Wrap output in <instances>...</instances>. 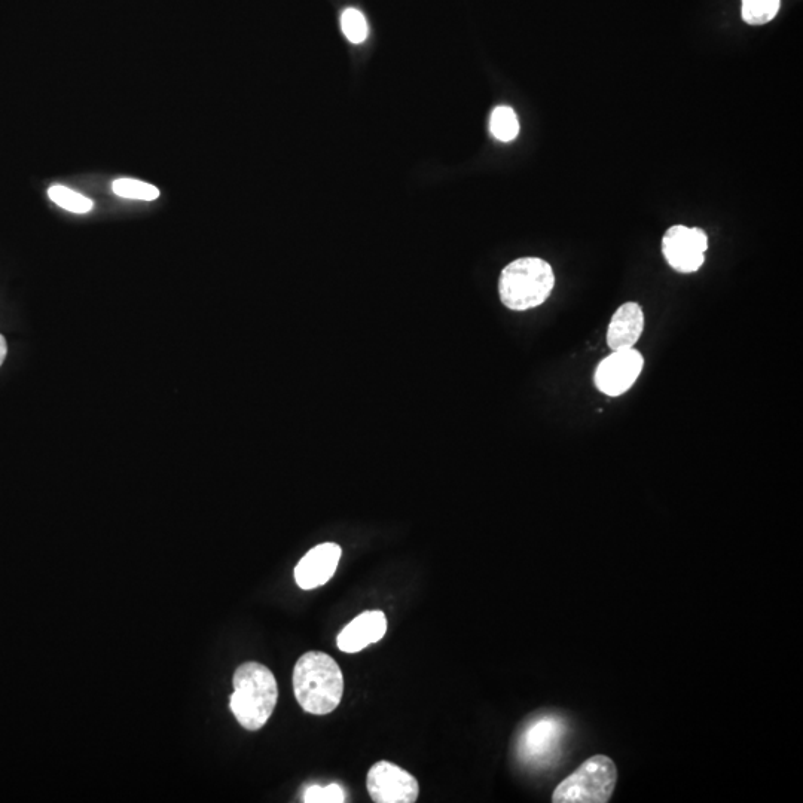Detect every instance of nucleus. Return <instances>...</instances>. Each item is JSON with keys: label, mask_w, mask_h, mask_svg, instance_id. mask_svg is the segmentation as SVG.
I'll use <instances>...</instances> for the list:
<instances>
[{"label": "nucleus", "mask_w": 803, "mask_h": 803, "mask_svg": "<svg viewBox=\"0 0 803 803\" xmlns=\"http://www.w3.org/2000/svg\"><path fill=\"white\" fill-rule=\"evenodd\" d=\"M341 29L345 38L353 44H362L369 35L368 21L356 8H347L341 15Z\"/></svg>", "instance_id": "dca6fc26"}, {"label": "nucleus", "mask_w": 803, "mask_h": 803, "mask_svg": "<svg viewBox=\"0 0 803 803\" xmlns=\"http://www.w3.org/2000/svg\"><path fill=\"white\" fill-rule=\"evenodd\" d=\"M112 189L116 195L130 200L154 201L160 197V191L151 183L136 179L115 180Z\"/></svg>", "instance_id": "2eb2a0df"}, {"label": "nucleus", "mask_w": 803, "mask_h": 803, "mask_svg": "<svg viewBox=\"0 0 803 803\" xmlns=\"http://www.w3.org/2000/svg\"><path fill=\"white\" fill-rule=\"evenodd\" d=\"M555 274L551 265L540 258H521L502 271L500 299L514 311L539 307L551 295Z\"/></svg>", "instance_id": "7ed1b4c3"}, {"label": "nucleus", "mask_w": 803, "mask_h": 803, "mask_svg": "<svg viewBox=\"0 0 803 803\" xmlns=\"http://www.w3.org/2000/svg\"><path fill=\"white\" fill-rule=\"evenodd\" d=\"M643 365V356L635 348L613 351L597 366L595 386L601 393L612 398L624 395L640 377Z\"/></svg>", "instance_id": "0eeeda50"}, {"label": "nucleus", "mask_w": 803, "mask_h": 803, "mask_svg": "<svg viewBox=\"0 0 803 803\" xmlns=\"http://www.w3.org/2000/svg\"><path fill=\"white\" fill-rule=\"evenodd\" d=\"M230 708L247 731H259L270 720L279 701V686L270 668L244 662L235 670Z\"/></svg>", "instance_id": "f03ea898"}, {"label": "nucleus", "mask_w": 803, "mask_h": 803, "mask_svg": "<svg viewBox=\"0 0 803 803\" xmlns=\"http://www.w3.org/2000/svg\"><path fill=\"white\" fill-rule=\"evenodd\" d=\"M387 632V618L381 610H372L354 618L337 638L338 649L357 653L378 643Z\"/></svg>", "instance_id": "9d476101"}, {"label": "nucleus", "mask_w": 803, "mask_h": 803, "mask_svg": "<svg viewBox=\"0 0 803 803\" xmlns=\"http://www.w3.org/2000/svg\"><path fill=\"white\" fill-rule=\"evenodd\" d=\"M293 692L305 713L331 714L343 699V671L328 653H304L293 668Z\"/></svg>", "instance_id": "f257e3e1"}, {"label": "nucleus", "mask_w": 803, "mask_h": 803, "mask_svg": "<svg viewBox=\"0 0 803 803\" xmlns=\"http://www.w3.org/2000/svg\"><path fill=\"white\" fill-rule=\"evenodd\" d=\"M781 0H743V20L750 26H763L777 17Z\"/></svg>", "instance_id": "4468645a"}, {"label": "nucleus", "mask_w": 803, "mask_h": 803, "mask_svg": "<svg viewBox=\"0 0 803 803\" xmlns=\"http://www.w3.org/2000/svg\"><path fill=\"white\" fill-rule=\"evenodd\" d=\"M490 131L500 142H512L519 133L518 116L509 106L494 109L490 118Z\"/></svg>", "instance_id": "f8f14e48"}, {"label": "nucleus", "mask_w": 803, "mask_h": 803, "mask_svg": "<svg viewBox=\"0 0 803 803\" xmlns=\"http://www.w3.org/2000/svg\"><path fill=\"white\" fill-rule=\"evenodd\" d=\"M48 197H50L51 201H54L57 206H60L61 209L69 210V212L72 213H79V215L91 212L94 206L93 200L63 185L51 186V188L48 189Z\"/></svg>", "instance_id": "ddd939ff"}, {"label": "nucleus", "mask_w": 803, "mask_h": 803, "mask_svg": "<svg viewBox=\"0 0 803 803\" xmlns=\"http://www.w3.org/2000/svg\"><path fill=\"white\" fill-rule=\"evenodd\" d=\"M618 781V769L610 757L598 756L583 762L573 774L561 781L552 795L555 803H606L612 798Z\"/></svg>", "instance_id": "20e7f679"}, {"label": "nucleus", "mask_w": 803, "mask_h": 803, "mask_svg": "<svg viewBox=\"0 0 803 803\" xmlns=\"http://www.w3.org/2000/svg\"><path fill=\"white\" fill-rule=\"evenodd\" d=\"M366 789L372 801L377 803H414L420 793L417 778L387 760H381L369 769Z\"/></svg>", "instance_id": "39448f33"}, {"label": "nucleus", "mask_w": 803, "mask_h": 803, "mask_svg": "<svg viewBox=\"0 0 803 803\" xmlns=\"http://www.w3.org/2000/svg\"><path fill=\"white\" fill-rule=\"evenodd\" d=\"M305 803H344L345 792L340 784H328V786L308 787L304 793Z\"/></svg>", "instance_id": "f3484780"}, {"label": "nucleus", "mask_w": 803, "mask_h": 803, "mask_svg": "<svg viewBox=\"0 0 803 803\" xmlns=\"http://www.w3.org/2000/svg\"><path fill=\"white\" fill-rule=\"evenodd\" d=\"M343 549L337 543H322L308 551L295 567V580L304 591L319 588L334 577Z\"/></svg>", "instance_id": "6e6552de"}, {"label": "nucleus", "mask_w": 803, "mask_h": 803, "mask_svg": "<svg viewBox=\"0 0 803 803\" xmlns=\"http://www.w3.org/2000/svg\"><path fill=\"white\" fill-rule=\"evenodd\" d=\"M708 238L699 228L676 225L662 238V253L668 264L679 273H695L704 265Z\"/></svg>", "instance_id": "423d86ee"}, {"label": "nucleus", "mask_w": 803, "mask_h": 803, "mask_svg": "<svg viewBox=\"0 0 803 803\" xmlns=\"http://www.w3.org/2000/svg\"><path fill=\"white\" fill-rule=\"evenodd\" d=\"M644 329V314L640 305L627 302L616 310L607 331V344L613 351L634 348Z\"/></svg>", "instance_id": "9b49d317"}, {"label": "nucleus", "mask_w": 803, "mask_h": 803, "mask_svg": "<svg viewBox=\"0 0 803 803\" xmlns=\"http://www.w3.org/2000/svg\"><path fill=\"white\" fill-rule=\"evenodd\" d=\"M563 720L548 716L528 726L519 743V753L525 762L545 763L557 753L564 735Z\"/></svg>", "instance_id": "1a4fd4ad"}, {"label": "nucleus", "mask_w": 803, "mask_h": 803, "mask_svg": "<svg viewBox=\"0 0 803 803\" xmlns=\"http://www.w3.org/2000/svg\"><path fill=\"white\" fill-rule=\"evenodd\" d=\"M6 356H8V343H6L5 337L0 335V366L5 362Z\"/></svg>", "instance_id": "a211bd4d"}]
</instances>
